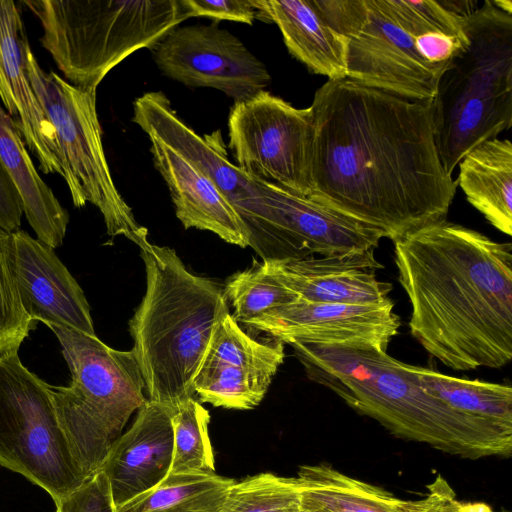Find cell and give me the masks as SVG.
I'll use <instances>...</instances> for the list:
<instances>
[{
    "label": "cell",
    "instance_id": "obj_1",
    "mask_svg": "<svg viewBox=\"0 0 512 512\" xmlns=\"http://www.w3.org/2000/svg\"><path fill=\"white\" fill-rule=\"evenodd\" d=\"M310 108L308 197L392 241L446 218L457 180L438 154L431 101L343 78L319 87Z\"/></svg>",
    "mask_w": 512,
    "mask_h": 512
},
{
    "label": "cell",
    "instance_id": "obj_2",
    "mask_svg": "<svg viewBox=\"0 0 512 512\" xmlns=\"http://www.w3.org/2000/svg\"><path fill=\"white\" fill-rule=\"evenodd\" d=\"M411 335L456 371L512 358V245L448 221L393 241Z\"/></svg>",
    "mask_w": 512,
    "mask_h": 512
},
{
    "label": "cell",
    "instance_id": "obj_3",
    "mask_svg": "<svg viewBox=\"0 0 512 512\" xmlns=\"http://www.w3.org/2000/svg\"><path fill=\"white\" fill-rule=\"evenodd\" d=\"M307 377L394 435L463 458L510 456L512 427L455 410L426 393L408 364L372 346L290 342Z\"/></svg>",
    "mask_w": 512,
    "mask_h": 512
},
{
    "label": "cell",
    "instance_id": "obj_4",
    "mask_svg": "<svg viewBox=\"0 0 512 512\" xmlns=\"http://www.w3.org/2000/svg\"><path fill=\"white\" fill-rule=\"evenodd\" d=\"M145 294L129 321L148 401L174 409L194 398L213 332L229 311L223 289L191 273L174 249H140Z\"/></svg>",
    "mask_w": 512,
    "mask_h": 512
},
{
    "label": "cell",
    "instance_id": "obj_5",
    "mask_svg": "<svg viewBox=\"0 0 512 512\" xmlns=\"http://www.w3.org/2000/svg\"><path fill=\"white\" fill-rule=\"evenodd\" d=\"M466 43L451 57L431 101L445 171L512 126V13L485 0L463 21Z\"/></svg>",
    "mask_w": 512,
    "mask_h": 512
},
{
    "label": "cell",
    "instance_id": "obj_6",
    "mask_svg": "<svg viewBox=\"0 0 512 512\" xmlns=\"http://www.w3.org/2000/svg\"><path fill=\"white\" fill-rule=\"evenodd\" d=\"M39 19L42 47L67 82L96 90L133 52L154 48L188 19L180 0H24Z\"/></svg>",
    "mask_w": 512,
    "mask_h": 512
},
{
    "label": "cell",
    "instance_id": "obj_7",
    "mask_svg": "<svg viewBox=\"0 0 512 512\" xmlns=\"http://www.w3.org/2000/svg\"><path fill=\"white\" fill-rule=\"evenodd\" d=\"M71 374L52 386L60 425L86 478L99 471L132 414L148 400L133 350L109 347L97 336L49 326Z\"/></svg>",
    "mask_w": 512,
    "mask_h": 512
},
{
    "label": "cell",
    "instance_id": "obj_8",
    "mask_svg": "<svg viewBox=\"0 0 512 512\" xmlns=\"http://www.w3.org/2000/svg\"><path fill=\"white\" fill-rule=\"evenodd\" d=\"M25 62L32 88L56 131L63 179L74 207L91 203L102 214L111 237L124 236L140 249L148 247V230L136 221L112 179L102 143L96 90L76 87L54 71L45 72L29 43Z\"/></svg>",
    "mask_w": 512,
    "mask_h": 512
},
{
    "label": "cell",
    "instance_id": "obj_9",
    "mask_svg": "<svg viewBox=\"0 0 512 512\" xmlns=\"http://www.w3.org/2000/svg\"><path fill=\"white\" fill-rule=\"evenodd\" d=\"M0 465L57 503L86 481L60 425L51 385L18 352L0 356Z\"/></svg>",
    "mask_w": 512,
    "mask_h": 512
},
{
    "label": "cell",
    "instance_id": "obj_10",
    "mask_svg": "<svg viewBox=\"0 0 512 512\" xmlns=\"http://www.w3.org/2000/svg\"><path fill=\"white\" fill-rule=\"evenodd\" d=\"M233 204L262 259H303L374 249L381 231L308 196L252 178Z\"/></svg>",
    "mask_w": 512,
    "mask_h": 512
},
{
    "label": "cell",
    "instance_id": "obj_11",
    "mask_svg": "<svg viewBox=\"0 0 512 512\" xmlns=\"http://www.w3.org/2000/svg\"><path fill=\"white\" fill-rule=\"evenodd\" d=\"M314 2L346 41V78L407 99L433 100L448 65L428 62L381 0Z\"/></svg>",
    "mask_w": 512,
    "mask_h": 512
},
{
    "label": "cell",
    "instance_id": "obj_12",
    "mask_svg": "<svg viewBox=\"0 0 512 512\" xmlns=\"http://www.w3.org/2000/svg\"><path fill=\"white\" fill-rule=\"evenodd\" d=\"M228 128V147L240 170L297 195L311 194L314 126L310 107L295 108L264 90L234 103Z\"/></svg>",
    "mask_w": 512,
    "mask_h": 512
},
{
    "label": "cell",
    "instance_id": "obj_13",
    "mask_svg": "<svg viewBox=\"0 0 512 512\" xmlns=\"http://www.w3.org/2000/svg\"><path fill=\"white\" fill-rule=\"evenodd\" d=\"M153 49L165 76L188 87L220 90L234 103L256 96L271 82L265 64L216 24L177 26Z\"/></svg>",
    "mask_w": 512,
    "mask_h": 512
},
{
    "label": "cell",
    "instance_id": "obj_14",
    "mask_svg": "<svg viewBox=\"0 0 512 512\" xmlns=\"http://www.w3.org/2000/svg\"><path fill=\"white\" fill-rule=\"evenodd\" d=\"M284 357L282 341L254 339L227 311L194 380L195 395L215 407L252 409L264 398Z\"/></svg>",
    "mask_w": 512,
    "mask_h": 512
},
{
    "label": "cell",
    "instance_id": "obj_15",
    "mask_svg": "<svg viewBox=\"0 0 512 512\" xmlns=\"http://www.w3.org/2000/svg\"><path fill=\"white\" fill-rule=\"evenodd\" d=\"M393 309L392 299L380 305L298 300L243 325L287 344L372 346L386 351L401 326Z\"/></svg>",
    "mask_w": 512,
    "mask_h": 512
},
{
    "label": "cell",
    "instance_id": "obj_16",
    "mask_svg": "<svg viewBox=\"0 0 512 512\" xmlns=\"http://www.w3.org/2000/svg\"><path fill=\"white\" fill-rule=\"evenodd\" d=\"M13 269L22 306L33 321L96 336L84 292L48 247L24 230L12 232Z\"/></svg>",
    "mask_w": 512,
    "mask_h": 512
},
{
    "label": "cell",
    "instance_id": "obj_17",
    "mask_svg": "<svg viewBox=\"0 0 512 512\" xmlns=\"http://www.w3.org/2000/svg\"><path fill=\"white\" fill-rule=\"evenodd\" d=\"M262 268L299 300L317 303L380 305L393 286L377 278L382 269L374 249L303 259H264Z\"/></svg>",
    "mask_w": 512,
    "mask_h": 512
},
{
    "label": "cell",
    "instance_id": "obj_18",
    "mask_svg": "<svg viewBox=\"0 0 512 512\" xmlns=\"http://www.w3.org/2000/svg\"><path fill=\"white\" fill-rule=\"evenodd\" d=\"M21 13L12 0H0V99L20 130L29 153L44 174L62 178L63 165L56 131L28 77V44Z\"/></svg>",
    "mask_w": 512,
    "mask_h": 512
},
{
    "label": "cell",
    "instance_id": "obj_19",
    "mask_svg": "<svg viewBox=\"0 0 512 512\" xmlns=\"http://www.w3.org/2000/svg\"><path fill=\"white\" fill-rule=\"evenodd\" d=\"M176 410L147 400L131 427L113 444L100 470L117 508L153 489L170 473Z\"/></svg>",
    "mask_w": 512,
    "mask_h": 512
},
{
    "label": "cell",
    "instance_id": "obj_20",
    "mask_svg": "<svg viewBox=\"0 0 512 512\" xmlns=\"http://www.w3.org/2000/svg\"><path fill=\"white\" fill-rule=\"evenodd\" d=\"M132 121L204 172L232 205L248 195L252 178L229 160L221 131L198 135L176 115L163 92L138 97Z\"/></svg>",
    "mask_w": 512,
    "mask_h": 512
},
{
    "label": "cell",
    "instance_id": "obj_21",
    "mask_svg": "<svg viewBox=\"0 0 512 512\" xmlns=\"http://www.w3.org/2000/svg\"><path fill=\"white\" fill-rule=\"evenodd\" d=\"M149 139L154 166L166 182L182 225L213 232L242 248L249 246L246 225L216 184L164 143L151 136Z\"/></svg>",
    "mask_w": 512,
    "mask_h": 512
},
{
    "label": "cell",
    "instance_id": "obj_22",
    "mask_svg": "<svg viewBox=\"0 0 512 512\" xmlns=\"http://www.w3.org/2000/svg\"><path fill=\"white\" fill-rule=\"evenodd\" d=\"M295 478L300 507L315 512H443L447 493L438 476L425 498L403 500L323 463L300 466Z\"/></svg>",
    "mask_w": 512,
    "mask_h": 512
},
{
    "label": "cell",
    "instance_id": "obj_23",
    "mask_svg": "<svg viewBox=\"0 0 512 512\" xmlns=\"http://www.w3.org/2000/svg\"><path fill=\"white\" fill-rule=\"evenodd\" d=\"M258 18L278 26L289 53L314 74L346 78V41L314 0H256Z\"/></svg>",
    "mask_w": 512,
    "mask_h": 512
},
{
    "label": "cell",
    "instance_id": "obj_24",
    "mask_svg": "<svg viewBox=\"0 0 512 512\" xmlns=\"http://www.w3.org/2000/svg\"><path fill=\"white\" fill-rule=\"evenodd\" d=\"M0 161L19 194L37 239L52 249L63 244L69 215L43 181L14 120L0 105Z\"/></svg>",
    "mask_w": 512,
    "mask_h": 512
},
{
    "label": "cell",
    "instance_id": "obj_25",
    "mask_svg": "<svg viewBox=\"0 0 512 512\" xmlns=\"http://www.w3.org/2000/svg\"><path fill=\"white\" fill-rule=\"evenodd\" d=\"M457 185L468 202L502 233L512 235V144L493 138L471 149L458 163Z\"/></svg>",
    "mask_w": 512,
    "mask_h": 512
},
{
    "label": "cell",
    "instance_id": "obj_26",
    "mask_svg": "<svg viewBox=\"0 0 512 512\" xmlns=\"http://www.w3.org/2000/svg\"><path fill=\"white\" fill-rule=\"evenodd\" d=\"M235 481L215 472L169 473L118 512H220Z\"/></svg>",
    "mask_w": 512,
    "mask_h": 512
},
{
    "label": "cell",
    "instance_id": "obj_27",
    "mask_svg": "<svg viewBox=\"0 0 512 512\" xmlns=\"http://www.w3.org/2000/svg\"><path fill=\"white\" fill-rule=\"evenodd\" d=\"M408 369L426 393L451 408L512 427L510 385L453 377L411 364Z\"/></svg>",
    "mask_w": 512,
    "mask_h": 512
},
{
    "label": "cell",
    "instance_id": "obj_28",
    "mask_svg": "<svg viewBox=\"0 0 512 512\" xmlns=\"http://www.w3.org/2000/svg\"><path fill=\"white\" fill-rule=\"evenodd\" d=\"M232 317L241 324L299 300V297L269 275L261 263L231 275L223 288Z\"/></svg>",
    "mask_w": 512,
    "mask_h": 512
},
{
    "label": "cell",
    "instance_id": "obj_29",
    "mask_svg": "<svg viewBox=\"0 0 512 512\" xmlns=\"http://www.w3.org/2000/svg\"><path fill=\"white\" fill-rule=\"evenodd\" d=\"M209 422V412L195 398L178 406L172 416L174 444L170 473L215 471Z\"/></svg>",
    "mask_w": 512,
    "mask_h": 512
},
{
    "label": "cell",
    "instance_id": "obj_30",
    "mask_svg": "<svg viewBox=\"0 0 512 512\" xmlns=\"http://www.w3.org/2000/svg\"><path fill=\"white\" fill-rule=\"evenodd\" d=\"M299 508L296 478L266 472L234 482L220 512H290Z\"/></svg>",
    "mask_w": 512,
    "mask_h": 512
},
{
    "label": "cell",
    "instance_id": "obj_31",
    "mask_svg": "<svg viewBox=\"0 0 512 512\" xmlns=\"http://www.w3.org/2000/svg\"><path fill=\"white\" fill-rule=\"evenodd\" d=\"M34 323L22 306L17 288L12 233L0 228V356L18 352Z\"/></svg>",
    "mask_w": 512,
    "mask_h": 512
},
{
    "label": "cell",
    "instance_id": "obj_32",
    "mask_svg": "<svg viewBox=\"0 0 512 512\" xmlns=\"http://www.w3.org/2000/svg\"><path fill=\"white\" fill-rule=\"evenodd\" d=\"M381 2L397 24L413 37L431 33L454 38L464 36L463 21L466 16L456 12L454 0H381Z\"/></svg>",
    "mask_w": 512,
    "mask_h": 512
},
{
    "label": "cell",
    "instance_id": "obj_33",
    "mask_svg": "<svg viewBox=\"0 0 512 512\" xmlns=\"http://www.w3.org/2000/svg\"><path fill=\"white\" fill-rule=\"evenodd\" d=\"M55 505L54 512H118L109 481L101 470Z\"/></svg>",
    "mask_w": 512,
    "mask_h": 512
},
{
    "label": "cell",
    "instance_id": "obj_34",
    "mask_svg": "<svg viewBox=\"0 0 512 512\" xmlns=\"http://www.w3.org/2000/svg\"><path fill=\"white\" fill-rule=\"evenodd\" d=\"M188 18L205 17L215 21L231 20L253 25L258 11L253 0H180Z\"/></svg>",
    "mask_w": 512,
    "mask_h": 512
},
{
    "label": "cell",
    "instance_id": "obj_35",
    "mask_svg": "<svg viewBox=\"0 0 512 512\" xmlns=\"http://www.w3.org/2000/svg\"><path fill=\"white\" fill-rule=\"evenodd\" d=\"M22 215L17 189L0 161V228L10 233L19 230Z\"/></svg>",
    "mask_w": 512,
    "mask_h": 512
},
{
    "label": "cell",
    "instance_id": "obj_36",
    "mask_svg": "<svg viewBox=\"0 0 512 512\" xmlns=\"http://www.w3.org/2000/svg\"><path fill=\"white\" fill-rule=\"evenodd\" d=\"M460 512H493L492 509L484 503H461Z\"/></svg>",
    "mask_w": 512,
    "mask_h": 512
},
{
    "label": "cell",
    "instance_id": "obj_37",
    "mask_svg": "<svg viewBox=\"0 0 512 512\" xmlns=\"http://www.w3.org/2000/svg\"><path fill=\"white\" fill-rule=\"evenodd\" d=\"M290 512H315V511L303 509V508L300 507L299 509H296V510H293V511H290Z\"/></svg>",
    "mask_w": 512,
    "mask_h": 512
}]
</instances>
